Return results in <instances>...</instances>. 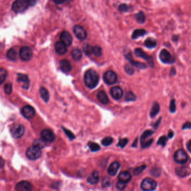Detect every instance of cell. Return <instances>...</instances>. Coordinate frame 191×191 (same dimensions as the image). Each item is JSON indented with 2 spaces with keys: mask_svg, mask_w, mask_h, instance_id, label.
Here are the masks:
<instances>
[{
  "mask_svg": "<svg viewBox=\"0 0 191 191\" xmlns=\"http://www.w3.org/2000/svg\"><path fill=\"white\" fill-rule=\"evenodd\" d=\"M85 85L90 89L96 88L99 82V75L95 70L90 69L85 72L84 75Z\"/></svg>",
  "mask_w": 191,
  "mask_h": 191,
  "instance_id": "obj_1",
  "label": "cell"
},
{
  "mask_svg": "<svg viewBox=\"0 0 191 191\" xmlns=\"http://www.w3.org/2000/svg\"><path fill=\"white\" fill-rule=\"evenodd\" d=\"M41 149L33 145L32 146L29 147L26 151V156L28 159L32 160L37 159L41 156Z\"/></svg>",
  "mask_w": 191,
  "mask_h": 191,
  "instance_id": "obj_2",
  "label": "cell"
},
{
  "mask_svg": "<svg viewBox=\"0 0 191 191\" xmlns=\"http://www.w3.org/2000/svg\"><path fill=\"white\" fill-rule=\"evenodd\" d=\"M27 0H16L12 5V10L16 13H22L26 11L29 6Z\"/></svg>",
  "mask_w": 191,
  "mask_h": 191,
  "instance_id": "obj_3",
  "label": "cell"
},
{
  "mask_svg": "<svg viewBox=\"0 0 191 191\" xmlns=\"http://www.w3.org/2000/svg\"><path fill=\"white\" fill-rule=\"evenodd\" d=\"M135 54L139 58H141L144 60L146 61L148 64H149V66L151 68H154V64L153 61V57L149 56L146 52H145L143 50L140 48H136L134 51Z\"/></svg>",
  "mask_w": 191,
  "mask_h": 191,
  "instance_id": "obj_4",
  "label": "cell"
},
{
  "mask_svg": "<svg viewBox=\"0 0 191 191\" xmlns=\"http://www.w3.org/2000/svg\"><path fill=\"white\" fill-rule=\"evenodd\" d=\"M159 58L165 64H173L175 62V58L166 49H163L160 52Z\"/></svg>",
  "mask_w": 191,
  "mask_h": 191,
  "instance_id": "obj_5",
  "label": "cell"
},
{
  "mask_svg": "<svg viewBox=\"0 0 191 191\" xmlns=\"http://www.w3.org/2000/svg\"><path fill=\"white\" fill-rule=\"evenodd\" d=\"M188 155L186 151L183 149H179L174 155V160L177 163L184 164L188 161Z\"/></svg>",
  "mask_w": 191,
  "mask_h": 191,
  "instance_id": "obj_6",
  "label": "cell"
},
{
  "mask_svg": "<svg viewBox=\"0 0 191 191\" xmlns=\"http://www.w3.org/2000/svg\"><path fill=\"white\" fill-rule=\"evenodd\" d=\"M157 183L156 181L150 178H146L141 183V188L143 191H153L156 189Z\"/></svg>",
  "mask_w": 191,
  "mask_h": 191,
  "instance_id": "obj_7",
  "label": "cell"
},
{
  "mask_svg": "<svg viewBox=\"0 0 191 191\" xmlns=\"http://www.w3.org/2000/svg\"><path fill=\"white\" fill-rule=\"evenodd\" d=\"M25 131L24 126L21 124H14L10 130V133L12 136L15 138H19L21 137Z\"/></svg>",
  "mask_w": 191,
  "mask_h": 191,
  "instance_id": "obj_8",
  "label": "cell"
},
{
  "mask_svg": "<svg viewBox=\"0 0 191 191\" xmlns=\"http://www.w3.org/2000/svg\"><path fill=\"white\" fill-rule=\"evenodd\" d=\"M33 51L31 48L24 46L21 47L19 51V56L22 60L24 61H30L33 58Z\"/></svg>",
  "mask_w": 191,
  "mask_h": 191,
  "instance_id": "obj_9",
  "label": "cell"
},
{
  "mask_svg": "<svg viewBox=\"0 0 191 191\" xmlns=\"http://www.w3.org/2000/svg\"><path fill=\"white\" fill-rule=\"evenodd\" d=\"M103 79L104 82L108 85L114 84L117 81V74L113 71H108L104 75Z\"/></svg>",
  "mask_w": 191,
  "mask_h": 191,
  "instance_id": "obj_10",
  "label": "cell"
},
{
  "mask_svg": "<svg viewBox=\"0 0 191 191\" xmlns=\"http://www.w3.org/2000/svg\"><path fill=\"white\" fill-rule=\"evenodd\" d=\"M41 137L46 142L52 143L55 140V135L52 131L49 129H45L41 132Z\"/></svg>",
  "mask_w": 191,
  "mask_h": 191,
  "instance_id": "obj_11",
  "label": "cell"
},
{
  "mask_svg": "<svg viewBox=\"0 0 191 191\" xmlns=\"http://www.w3.org/2000/svg\"><path fill=\"white\" fill-rule=\"evenodd\" d=\"M74 33L75 36L80 40H84L87 37V33L84 27L80 25H76L74 27Z\"/></svg>",
  "mask_w": 191,
  "mask_h": 191,
  "instance_id": "obj_12",
  "label": "cell"
},
{
  "mask_svg": "<svg viewBox=\"0 0 191 191\" xmlns=\"http://www.w3.org/2000/svg\"><path fill=\"white\" fill-rule=\"evenodd\" d=\"M177 175L181 178H184L191 174V169L188 166H181L175 169Z\"/></svg>",
  "mask_w": 191,
  "mask_h": 191,
  "instance_id": "obj_13",
  "label": "cell"
},
{
  "mask_svg": "<svg viewBox=\"0 0 191 191\" xmlns=\"http://www.w3.org/2000/svg\"><path fill=\"white\" fill-rule=\"evenodd\" d=\"M60 40L62 43L67 46H70L72 43V37L69 32L64 31L60 35Z\"/></svg>",
  "mask_w": 191,
  "mask_h": 191,
  "instance_id": "obj_14",
  "label": "cell"
},
{
  "mask_svg": "<svg viewBox=\"0 0 191 191\" xmlns=\"http://www.w3.org/2000/svg\"><path fill=\"white\" fill-rule=\"evenodd\" d=\"M21 113L25 118L27 119H31L35 115V110L32 106H26L22 108Z\"/></svg>",
  "mask_w": 191,
  "mask_h": 191,
  "instance_id": "obj_15",
  "label": "cell"
},
{
  "mask_svg": "<svg viewBox=\"0 0 191 191\" xmlns=\"http://www.w3.org/2000/svg\"><path fill=\"white\" fill-rule=\"evenodd\" d=\"M33 189L32 185L27 181H23L18 183L16 186V190L19 191H29Z\"/></svg>",
  "mask_w": 191,
  "mask_h": 191,
  "instance_id": "obj_16",
  "label": "cell"
},
{
  "mask_svg": "<svg viewBox=\"0 0 191 191\" xmlns=\"http://www.w3.org/2000/svg\"><path fill=\"white\" fill-rule=\"evenodd\" d=\"M17 81L20 83H22V88L25 89H27L29 88L30 81L29 80L28 76L27 75L21 74H17Z\"/></svg>",
  "mask_w": 191,
  "mask_h": 191,
  "instance_id": "obj_17",
  "label": "cell"
},
{
  "mask_svg": "<svg viewBox=\"0 0 191 191\" xmlns=\"http://www.w3.org/2000/svg\"><path fill=\"white\" fill-rule=\"evenodd\" d=\"M111 94L114 99L119 100L122 98L123 92L120 87L114 86L112 88L111 90Z\"/></svg>",
  "mask_w": 191,
  "mask_h": 191,
  "instance_id": "obj_18",
  "label": "cell"
},
{
  "mask_svg": "<svg viewBox=\"0 0 191 191\" xmlns=\"http://www.w3.org/2000/svg\"><path fill=\"white\" fill-rule=\"evenodd\" d=\"M67 46L64 44V43L61 42H57L56 43L55 46H54V48L56 50V52L57 53L62 55L67 52Z\"/></svg>",
  "mask_w": 191,
  "mask_h": 191,
  "instance_id": "obj_19",
  "label": "cell"
},
{
  "mask_svg": "<svg viewBox=\"0 0 191 191\" xmlns=\"http://www.w3.org/2000/svg\"><path fill=\"white\" fill-rule=\"evenodd\" d=\"M59 67L61 70L65 72L68 73L71 70V65L69 62L66 59L61 60L59 62Z\"/></svg>",
  "mask_w": 191,
  "mask_h": 191,
  "instance_id": "obj_20",
  "label": "cell"
},
{
  "mask_svg": "<svg viewBox=\"0 0 191 191\" xmlns=\"http://www.w3.org/2000/svg\"><path fill=\"white\" fill-rule=\"evenodd\" d=\"M120 167V164L117 162V161H114L111 164L109 165L108 169V172L109 175L111 176H114L116 175L117 173V171L119 169Z\"/></svg>",
  "mask_w": 191,
  "mask_h": 191,
  "instance_id": "obj_21",
  "label": "cell"
},
{
  "mask_svg": "<svg viewBox=\"0 0 191 191\" xmlns=\"http://www.w3.org/2000/svg\"><path fill=\"white\" fill-rule=\"evenodd\" d=\"M118 178L119 181H122L123 182L127 183L131 180L132 177L129 172L126 171H122L119 173Z\"/></svg>",
  "mask_w": 191,
  "mask_h": 191,
  "instance_id": "obj_22",
  "label": "cell"
},
{
  "mask_svg": "<svg viewBox=\"0 0 191 191\" xmlns=\"http://www.w3.org/2000/svg\"><path fill=\"white\" fill-rule=\"evenodd\" d=\"M144 46L148 49H153L156 47L157 41L154 38H148L144 42Z\"/></svg>",
  "mask_w": 191,
  "mask_h": 191,
  "instance_id": "obj_23",
  "label": "cell"
},
{
  "mask_svg": "<svg viewBox=\"0 0 191 191\" xmlns=\"http://www.w3.org/2000/svg\"><path fill=\"white\" fill-rule=\"evenodd\" d=\"M97 98L101 103L103 104H107L109 103V98L104 91H99L97 94Z\"/></svg>",
  "mask_w": 191,
  "mask_h": 191,
  "instance_id": "obj_24",
  "label": "cell"
},
{
  "mask_svg": "<svg viewBox=\"0 0 191 191\" xmlns=\"http://www.w3.org/2000/svg\"><path fill=\"white\" fill-rule=\"evenodd\" d=\"M147 32L143 29H136L133 32L131 38L132 39H137L139 38L142 37L144 36L145 34H146Z\"/></svg>",
  "mask_w": 191,
  "mask_h": 191,
  "instance_id": "obj_25",
  "label": "cell"
},
{
  "mask_svg": "<svg viewBox=\"0 0 191 191\" xmlns=\"http://www.w3.org/2000/svg\"><path fill=\"white\" fill-rule=\"evenodd\" d=\"M128 61L130 62V64H131L133 66L137 68L138 69H145L147 68L146 64H145L143 63H142V62H138V61H135L133 59V57H131V59H129Z\"/></svg>",
  "mask_w": 191,
  "mask_h": 191,
  "instance_id": "obj_26",
  "label": "cell"
},
{
  "mask_svg": "<svg viewBox=\"0 0 191 191\" xmlns=\"http://www.w3.org/2000/svg\"><path fill=\"white\" fill-rule=\"evenodd\" d=\"M99 179V173L98 171H94L91 175L88 177V181L89 183L92 184H96Z\"/></svg>",
  "mask_w": 191,
  "mask_h": 191,
  "instance_id": "obj_27",
  "label": "cell"
},
{
  "mask_svg": "<svg viewBox=\"0 0 191 191\" xmlns=\"http://www.w3.org/2000/svg\"><path fill=\"white\" fill-rule=\"evenodd\" d=\"M160 111V106L156 101H155L153 104V106H152V108L151 109V111L150 113V116L151 118H154L157 116V114L159 113Z\"/></svg>",
  "mask_w": 191,
  "mask_h": 191,
  "instance_id": "obj_28",
  "label": "cell"
},
{
  "mask_svg": "<svg viewBox=\"0 0 191 191\" xmlns=\"http://www.w3.org/2000/svg\"><path fill=\"white\" fill-rule=\"evenodd\" d=\"M71 56L75 61H79L82 58V54L80 49L75 48L71 51Z\"/></svg>",
  "mask_w": 191,
  "mask_h": 191,
  "instance_id": "obj_29",
  "label": "cell"
},
{
  "mask_svg": "<svg viewBox=\"0 0 191 191\" xmlns=\"http://www.w3.org/2000/svg\"><path fill=\"white\" fill-rule=\"evenodd\" d=\"M135 19L136 21L140 24H143L146 21V16L143 11H140L136 14L135 15Z\"/></svg>",
  "mask_w": 191,
  "mask_h": 191,
  "instance_id": "obj_30",
  "label": "cell"
},
{
  "mask_svg": "<svg viewBox=\"0 0 191 191\" xmlns=\"http://www.w3.org/2000/svg\"><path fill=\"white\" fill-rule=\"evenodd\" d=\"M7 58L11 61H16L17 58V53L14 48L10 49L6 54Z\"/></svg>",
  "mask_w": 191,
  "mask_h": 191,
  "instance_id": "obj_31",
  "label": "cell"
},
{
  "mask_svg": "<svg viewBox=\"0 0 191 191\" xmlns=\"http://www.w3.org/2000/svg\"><path fill=\"white\" fill-rule=\"evenodd\" d=\"M39 92H40V95L41 96L43 100L45 102H48L49 99V95L48 90L46 88L42 87L40 89Z\"/></svg>",
  "mask_w": 191,
  "mask_h": 191,
  "instance_id": "obj_32",
  "label": "cell"
},
{
  "mask_svg": "<svg viewBox=\"0 0 191 191\" xmlns=\"http://www.w3.org/2000/svg\"><path fill=\"white\" fill-rule=\"evenodd\" d=\"M154 132L152 130H146L143 133L141 137V143L144 142L146 140V139L148 138L150 136H151V135H153L154 134Z\"/></svg>",
  "mask_w": 191,
  "mask_h": 191,
  "instance_id": "obj_33",
  "label": "cell"
},
{
  "mask_svg": "<svg viewBox=\"0 0 191 191\" xmlns=\"http://www.w3.org/2000/svg\"><path fill=\"white\" fill-rule=\"evenodd\" d=\"M93 47L89 44H85L82 47L83 51L87 56H90L93 54Z\"/></svg>",
  "mask_w": 191,
  "mask_h": 191,
  "instance_id": "obj_34",
  "label": "cell"
},
{
  "mask_svg": "<svg viewBox=\"0 0 191 191\" xmlns=\"http://www.w3.org/2000/svg\"><path fill=\"white\" fill-rule=\"evenodd\" d=\"M45 141L43 139H36L34 140V143H33V145L37 146L38 148H40V149H42L45 146H46V143H45Z\"/></svg>",
  "mask_w": 191,
  "mask_h": 191,
  "instance_id": "obj_35",
  "label": "cell"
},
{
  "mask_svg": "<svg viewBox=\"0 0 191 191\" xmlns=\"http://www.w3.org/2000/svg\"><path fill=\"white\" fill-rule=\"evenodd\" d=\"M103 51L101 47L96 46L93 48V54L96 57H100L102 55Z\"/></svg>",
  "mask_w": 191,
  "mask_h": 191,
  "instance_id": "obj_36",
  "label": "cell"
},
{
  "mask_svg": "<svg viewBox=\"0 0 191 191\" xmlns=\"http://www.w3.org/2000/svg\"><path fill=\"white\" fill-rule=\"evenodd\" d=\"M7 76V71L5 69L1 68L0 69V84H2L5 81Z\"/></svg>",
  "mask_w": 191,
  "mask_h": 191,
  "instance_id": "obj_37",
  "label": "cell"
},
{
  "mask_svg": "<svg viewBox=\"0 0 191 191\" xmlns=\"http://www.w3.org/2000/svg\"><path fill=\"white\" fill-rule=\"evenodd\" d=\"M124 71L127 74L132 75L135 72V70L133 68V66L131 64H127L124 66Z\"/></svg>",
  "mask_w": 191,
  "mask_h": 191,
  "instance_id": "obj_38",
  "label": "cell"
},
{
  "mask_svg": "<svg viewBox=\"0 0 191 191\" xmlns=\"http://www.w3.org/2000/svg\"><path fill=\"white\" fill-rule=\"evenodd\" d=\"M125 100L127 101H135L136 100V96H135L132 92L131 91H129L127 92L126 95V97H125Z\"/></svg>",
  "mask_w": 191,
  "mask_h": 191,
  "instance_id": "obj_39",
  "label": "cell"
},
{
  "mask_svg": "<svg viewBox=\"0 0 191 191\" xmlns=\"http://www.w3.org/2000/svg\"><path fill=\"white\" fill-rule=\"evenodd\" d=\"M168 141V138L165 136H161L158 142H157V145H161L162 146H165L166 145V144L167 143V142Z\"/></svg>",
  "mask_w": 191,
  "mask_h": 191,
  "instance_id": "obj_40",
  "label": "cell"
},
{
  "mask_svg": "<svg viewBox=\"0 0 191 191\" xmlns=\"http://www.w3.org/2000/svg\"><path fill=\"white\" fill-rule=\"evenodd\" d=\"M113 139L111 137H106L101 141V143L104 146H108L111 145L113 143Z\"/></svg>",
  "mask_w": 191,
  "mask_h": 191,
  "instance_id": "obj_41",
  "label": "cell"
},
{
  "mask_svg": "<svg viewBox=\"0 0 191 191\" xmlns=\"http://www.w3.org/2000/svg\"><path fill=\"white\" fill-rule=\"evenodd\" d=\"M146 166L145 165H141L140 166H138L137 168H136L133 171V175H138L140 174L143 170L146 169Z\"/></svg>",
  "mask_w": 191,
  "mask_h": 191,
  "instance_id": "obj_42",
  "label": "cell"
},
{
  "mask_svg": "<svg viewBox=\"0 0 191 191\" xmlns=\"http://www.w3.org/2000/svg\"><path fill=\"white\" fill-rule=\"evenodd\" d=\"M89 148L91 150V151L93 152H95V151H97L98 150H99L101 148L100 146L96 143H89Z\"/></svg>",
  "mask_w": 191,
  "mask_h": 191,
  "instance_id": "obj_43",
  "label": "cell"
},
{
  "mask_svg": "<svg viewBox=\"0 0 191 191\" xmlns=\"http://www.w3.org/2000/svg\"><path fill=\"white\" fill-rule=\"evenodd\" d=\"M153 139H150L149 140H146L144 142H143L141 143V147L143 149H145V148H148L150 147L151 144L153 143Z\"/></svg>",
  "mask_w": 191,
  "mask_h": 191,
  "instance_id": "obj_44",
  "label": "cell"
},
{
  "mask_svg": "<svg viewBox=\"0 0 191 191\" xmlns=\"http://www.w3.org/2000/svg\"><path fill=\"white\" fill-rule=\"evenodd\" d=\"M150 173H151V174L153 176L156 177H158L161 174V170H160L159 168H153L151 169V170L150 171Z\"/></svg>",
  "mask_w": 191,
  "mask_h": 191,
  "instance_id": "obj_45",
  "label": "cell"
},
{
  "mask_svg": "<svg viewBox=\"0 0 191 191\" xmlns=\"http://www.w3.org/2000/svg\"><path fill=\"white\" fill-rule=\"evenodd\" d=\"M130 9V7L125 4H122L119 6V10L122 12H126Z\"/></svg>",
  "mask_w": 191,
  "mask_h": 191,
  "instance_id": "obj_46",
  "label": "cell"
},
{
  "mask_svg": "<svg viewBox=\"0 0 191 191\" xmlns=\"http://www.w3.org/2000/svg\"><path fill=\"white\" fill-rule=\"evenodd\" d=\"M12 90V86L11 83H7L4 86V91L7 94H10Z\"/></svg>",
  "mask_w": 191,
  "mask_h": 191,
  "instance_id": "obj_47",
  "label": "cell"
},
{
  "mask_svg": "<svg viewBox=\"0 0 191 191\" xmlns=\"http://www.w3.org/2000/svg\"><path fill=\"white\" fill-rule=\"evenodd\" d=\"M126 187V183L123 182L122 181H119L116 184V188L119 190H123Z\"/></svg>",
  "mask_w": 191,
  "mask_h": 191,
  "instance_id": "obj_48",
  "label": "cell"
},
{
  "mask_svg": "<svg viewBox=\"0 0 191 191\" xmlns=\"http://www.w3.org/2000/svg\"><path fill=\"white\" fill-rule=\"evenodd\" d=\"M111 184V181L109 178L105 177L102 181V186L103 187H108Z\"/></svg>",
  "mask_w": 191,
  "mask_h": 191,
  "instance_id": "obj_49",
  "label": "cell"
},
{
  "mask_svg": "<svg viewBox=\"0 0 191 191\" xmlns=\"http://www.w3.org/2000/svg\"><path fill=\"white\" fill-rule=\"evenodd\" d=\"M128 142V140L127 138L120 139L119 143H118V146H120L122 148H123L127 144Z\"/></svg>",
  "mask_w": 191,
  "mask_h": 191,
  "instance_id": "obj_50",
  "label": "cell"
},
{
  "mask_svg": "<svg viewBox=\"0 0 191 191\" xmlns=\"http://www.w3.org/2000/svg\"><path fill=\"white\" fill-rule=\"evenodd\" d=\"M62 129L64 131V132L66 133V135L68 136V137L70 139V140H73L75 138V136L70 131L66 129L65 128L62 127Z\"/></svg>",
  "mask_w": 191,
  "mask_h": 191,
  "instance_id": "obj_51",
  "label": "cell"
},
{
  "mask_svg": "<svg viewBox=\"0 0 191 191\" xmlns=\"http://www.w3.org/2000/svg\"><path fill=\"white\" fill-rule=\"evenodd\" d=\"M169 109H170V111L171 113H174L176 111L175 99H172L170 101Z\"/></svg>",
  "mask_w": 191,
  "mask_h": 191,
  "instance_id": "obj_52",
  "label": "cell"
},
{
  "mask_svg": "<svg viewBox=\"0 0 191 191\" xmlns=\"http://www.w3.org/2000/svg\"><path fill=\"white\" fill-rule=\"evenodd\" d=\"M161 118L160 117V118H159L157 120V121H156V122H155V123H154V124L153 125V127H154V128H155V129H158V128L159 127L160 124V123H161Z\"/></svg>",
  "mask_w": 191,
  "mask_h": 191,
  "instance_id": "obj_53",
  "label": "cell"
},
{
  "mask_svg": "<svg viewBox=\"0 0 191 191\" xmlns=\"http://www.w3.org/2000/svg\"><path fill=\"white\" fill-rule=\"evenodd\" d=\"M182 129L183 130H186V129H191V122H187L185 123L183 126H182Z\"/></svg>",
  "mask_w": 191,
  "mask_h": 191,
  "instance_id": "obj_54",
  "label": "cell"
},
{
  "mask_svg": "<svg viewBox=\"0 0 191 191\" xmlns=\"http://www.w3.org/2000/svg\"><path fill=\"white\" fill-rule=\"evenodd\" d=\"M38 0H27L29 5L30 6H34L35 5L37 2Z\"/></svg>",
  "mask_w": 191,
  "mask_h": 191,
  "instance_id": "obj_55",
  "label": "cell"
},
{
  "mask_svg": "<svg viewBox=\"0 0 191 191\" xmlns=\"http://www.w3.org/2000/svg\"><path fill=\"white\" fill-rule=\"evenodd\" d=\"M176 73H177V71H176V69H175V67H171L170 72V76H174V75H176Z\"/></svg>",
  "mask_w": 191,
  "mask_h": 191,
  "instance_id": "obj_56",
  "label": "cell"
},
{
  "mask_svg": "<svg viewBox=\"0 0 191 191\" xmlns=\"http://www.w3.org/2000/svg\"><path fill=\"white\" fill-rule=\"evenodd\" d=\"M178 39H179V36H178V35H173V36L172 37V41H173V42H177V41H178Z\"/></svg>",
  "mask_w": 191,
  "mask_h": 191,
  "instance_id": "obj_57",
  "label": "cell"
},
{
  "mask_svg": "<svg viewBox=\"0 0 191 191\" xmlns=\"http://www.w3.org/2000/svg\"><path fill=\"white\" fill-rule=\"evenodd\" d=\"M53 2L56 4H61L65 1V0H53Z\"/></svg>",
  "mask_w": 191,
  "mask_h": 191,
  "instance_id": "obj_58",
  "label": "cell"
},
{
  "mask_svg": "<svg viewBox=\"0 0 191 191\" xmlns=\"http://www.w3.org/2000/svg\"><path fill=\"white\" fill-rule=\"evenodd\" d=\"M187 149L188 150L190 151L191 153V140H190L188 143H187Z\"/></svg>",
  "mask_w": 191,
  "mask_h": 191,
  "instance_id": "obj_59",
  "label": "cell"
},
{
  "mask_svg": "<svg viewBox=\"0 0 191 191\" xmlns=\"http://www.w3.org/2000/svg\"><path fill=\"white\" fill-rule=\"evenodd\" d=\"M137 140H138L137 138H136V139H135V140L134 141L132 145V147H133V148H135V147H136V146H137Z\"/></svg>",
  "mask_w": 191,
  "mask_h": 191,
  "instance_id": "obj_60",
  "label": "cell"
},
{
  "mask_svg": "<svg viewBox=\"0 0 191 191\" xmlns=\"http://www.w3.org/2000/svg\"><path fill=\"white\" fill-rule=\"evenodd\" d=\"M174 136V132L173 131H170L168 133V137L169 138H171Z\"/></svg>",
  "mask_w": 191,
  "mask_h": 191,
  "instance_id": "obj_61",
  "label": "cell"
},
{
  "mask_svg": "<svg viewBox=\"0 0 191 191\" xmlns=\"http://www.w3.org/2000/svg\"><path fill=\"white\" fill-rule=\"evenodd\" d=\"M4 165V160H3L2 159H1V168H3Z\"/></svg>",
  "mask_w": 191,
  "mask_h": 191,
  "instance_id": "obj_62",
  "label": "cell"
},
{
  "mask_svg": "<svg viewBox=\"0 0 191 191\" xmlns=\"http://www.w3.org/2000/svg\"><path fill=\"white\" fill-rule=\"evenodd\" d=\"M65 1H66L67 2H68V3H69V2H70L71 1H72V0H65Z\"/></svg>",
  "mask_w": 191,
  "mask_h": 191,
  "instance_id": "obj_63",
  "label": "cell"
}]
</instances>
